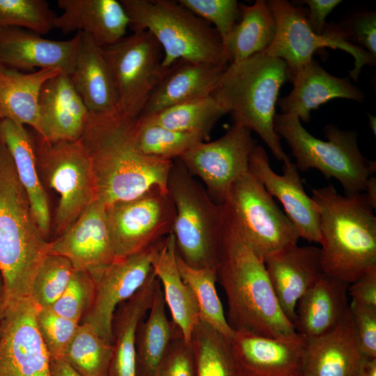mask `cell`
Segmentation results:
<instances>
[{
  "label": "cell",
  "instance_id": "cell-5",
  "mask_svg": "<svg viewBox=\"0 0 376 376\" xmlns=\"http://www.w3.org/2000/svg\"><path fill=\"white\" fill-rule=\"evenodd\" d=\"M288 78L286 63L265 52L228 64L212 95L235 124L256 132L280 162L290 160L274 130L276 105Z\"/></svg>",
  "mask_w": 376,
  "mask_h": 376
},
{
  "label": "cell",
  "instance_id": "cell-39",
  "mask_svg": "<svg viewBox=\"0 0 376 376\" xmlns=\"http://www.w3.org/2000/svg\"><path fill=\"white\" fill-rule=\"evenodd\" d=\"M134 134L136 146L143 154L169 160L205 141L200 134L171 130L140 118L135 120Z\"/></svg>",
  "mask_w": 376,
  "mask_h": 376
},
{
  "label": "cell",
  "instance_id": "cell-11",
  "mask_svg": "<svg viewBox=\"0 0 376 376\" xmlns=\"http://www.w3.org/2000/svg\"><path fill=\"white\" fill-rule=\"evenodd\" d=\"M101 48L114 82L118 113L137 118L164 75L162 47L150 32L139 31Z\"/></svg>",
  "mask_w": 376,
  "mask_h": 376
},
{
  "label": "cell",
  "instance_id": "cell-19",
  "mask_svg": "<svg viewBox=\"0 0 376 376\" xmlns=\"http://www.w3.org/2000/svg\"><path fill=\"white\" fill-rule=\"evenodd\" d=\"M242 376H303L306 339L269 338L235 330L230 340Z\"/></svg>",
  "mask_w": 376,
  "mask_h": 376
},
{
  "label": "cell",
  "instance_id": "cell-27",
  "mask_svg": "<svg viewBox=\"0 0 376 376\" xmlns=\"http://www.w3.org/2000/svg\"><path fill=\"white\" fill-rule=\"evenodd\" d=\"M79 43L70 77L91 112L118 113L114 82L102 48L88 34L78 32Z\"/></svg>",
  "mask_w": 376,
  "mask_h": 376
},
{
  "label": "cell",
  "instance_id": "cell-28",
  "mask_svg": "<svg viewBox=\"0 0 376 376\" xmlns=\"http://www.w3.org/2000/svg\"><path fill=\"white\" fill-rule=\"evenodd\" d=\"M349 283L322 274L299 299L294 326L305 339L333 329L349 309Z\"/></svg>",
  "mask_w": 376,
  "mask_h": 376
},
{
  "label": "cell",
  "instance_id": "cell-33",
  "mask_svg": "<svg viewBox=\"0 0 376 376\" xmlns=\"http://www.w3.org/2000/svg\"><path fill=\"white\" fill-rule=\"evenodd\" d=\"M159 284L149 313L139 324L135 340L136 376H157L170 346L180 330L170 321Z\"/></svg>",
  "mask_w": 376,
  "mask_h": 376
},
{
  "label": "cell",
  "instance_id": "cell-18",
  "mask_svg": "<svg viewBox=\"0 0 376 376\" xmlns=\"http://www.w3.org/2000/svg\"><path fill=\"white\" fill-rule=\"evenodd\" d=\"M48 253L68 259L75 269L94 278L116 258L108 226L106 205L95 199L61 234L49 242Z\"/></svg>",
  "mask_w": 376,
  "mask_h": 376
},
{
  "label": "cell",
  "instance_id": "cell-21",
  "mask_svg": "<svg viewBox=\"0 0 376 376\" xmlns=\"http://www.w3.org/2000/svg\"><path fill=\"white\" fill-rule=\"evenodd\" d=\"M79 35L53 40L20 27H0V65L22 72L36 69L72 72Z\"/></svg>",
  "mask_w": 376,
  "mask_h": 376
},
{
  "label": "cell",
  "instance_id": "cell-4",
  "mask_svg": "<svg viewBox=\"0 0 376 376\" xmlns=\"http://www.w3.org/2000/svg\"><path fill=\"white\" fill-rule=\"evenodd\" d=\"M48 246L10 152L0 142V274L5 304L30 297Z\"/></svg>",
  "mask_w": 376,
  "mask_h": 376
},
{
  "label": "cell",
  "instance_id": "cell-23",
  "mask_svg": "<svg viewBox=\"0 0 376 376\" xmlns=\"http://www.w3.org/2000/svg\"><path fill=\"white\" fill-rule=\"evenodd\" d=\"M363 358L349 308L330 331L306 339L303 376H358Z\"/></svg>",
  "mask_w": 376,
  "mask_h": 376
},
{
  "label": "cell",
  "instance_id": "cell-29",
  "mask_svg": "<svg viewBox=\"0 0 376 376\" xmlns=\"http://www.w3.org/2000/svg\"><path fill=\"white\" fill-rule=\"evenodd\" d=\"M0 142L10 152L17 178L25 190L33 218L43 235L50 230V211L46 191L40 180L36 146L25 125L0 120Z\"/></svg>",
  "mask_w": 376,
  "mask_h": 376
},
{
  "label": "cell",
  "instance_id": "cell-49",
  "mask_svg": "<svg viewBox=\"0 0 376 376\" xmlns=\"http://www.w3.org/2000/svg\"><path fill=\"white\" fill-rule=\"evenodd\" d=\"M308 6L307 19L313 31L322 34L326 26L325 19L327 15L341 3L339 0H306Z\"/></svg>",
  "mask_w": 376,
  "mask_h": 376
},
{
  "label": "cell",
  "instance_id": "cell-52",
  "mask_svg": "<svg viewBox=\"0 0 376 376\" xmlns=\"http://www.w3.org/2000/svg\"><path fill=\"white\" fill-rule=\"evenodd\" d=\"M366 197L370 205L376 208V179L374 175L371 176L368 182L366 191Z\"/></svg>",
  "mask_w": 376,
  "mask_h": 376
},
{
  "label": "cell",
  "instance_id": "cell-54",
  "mask_svg": "<svg viewBox=\"0 0 376 376\" xmlns=\"http://www.w3.org/2000/svg\"><path fill=\"white\" fill-rule=\"evenodd\" d=\"M368 119H369V125L374 132V134L375 136L376 134V118L375 116H373L370 113H368Z\"/></svg>",
  "mask_w": 376,
  "mask_h": 376
},
{
  "label": "cell",
  "instance_id": "cell-37",
  "mask_svg": "<svg viewBox=\"0 0 376 376\" xmlns=\"http://www.w3.org/2000/svg\"><path fill=\"white\" fill-rule=\"evenodd\" d=\"M180 274L192 292L197 303L200 318L230 340L235 330L228 324L216 288L217 270L194 268L186 264L177 253Z\"/></svg>",
  "mask_w": 376,
  "mask_h": 376
},
{
  "label": "cell",
  "instance_id": "cell-20",
  "mask_svg": "<svg viewBox=\"0 0 376 376\" xmlns=\"http://www.w3.org/2000/svg\"><path fill=\"white\" fill-rule=\"evenodd\" d=\"M38 112V134L49 143L80 140L91 115L70 75L63 72L52 77L41 86Z\"/></svg>",
  "mask_w": 376,
  "mask_h": 376
},
{
  "label": "cell",
  "instance_id": "cell-7",
  "mask_svg": "<svg viewBox=\"0 0 376 376\" xmlns=\"http://www.w3.org/2000/svg\"><path fill=\"white\" fill-rule=\"evenodd\" d=\"M274 130L290 146L298 170L315 169L327 178H335L346 195L366 191L376 171L375 161L360 152L355 131H345L334 125L324 127L327 141L311 134L293 114H276Z\"/></svg>",
  "mask_w": 376,
  "mask_h": 376
},
{
  "label": "cell",
  "instance_id": "cell-32",
  "mask_svg": "<svg viewBox=\"0 0 376 376\" xmlns=\"http://www.w3.org/2000/svg\"><path fill=\"white\" fill-rule=\"evenodd\" d=\"M61 71L22 72L0 65V120L8 119L40 132L38 97L42 84Z\"/></svg>",
  "mask_w": 376,
  "mask_h": 376
},
{
  "label": "cell",
  "instance_id": "cell-26",
  "mask_svg": "<svg viewBox=\"0 0 376 376\" xmlns=\"http://www.w3.org/2000/svg\"><path fill=\"white\" fill-rule=\"evenodd\" d=\"M62 10L54 28L63 34L75 31L88 34L100 47L112 45L125 35L129 19L120 1L58 0Z\"/></svg>",
  "mask_w": 376,
  "mask_h": 376
},
{
  "label": "cell",
  "instance_id": "cell-17",
  "mask_svg": "<svg viewBox=\"0 0 376 376\" xmlns=\"http://www.w3.org/2000/svg\"><path fill=\"white\" fill-rule=\"evenodd\" d=\"M282 175L272 169L265 150L256 145L249 161V171L263 185L267 191L282 204L285 214L299 236L308 242L320 243V214L311 197L304 191L295 163L283 162Z\"/></svg>",
  "mask_w": 376,
  "mask_h": 376
},
{
  "label": "cell",
  "instance_id": "cell-6",
  "mask_svg": "<svg viewBox=\"0 0 376 376\" xmlns=\"http://www.w3.org/2000/svg\"><path fill=\"white\" fill-rule=\"evenodd\" d=\"M133 32L148 31L159 43L166 69L180 59L228 65L222 40L210 23L178 1L120 0Z\"/></svg>",
  "mask_w": 376,
  "mask_h": 376
},
{
  "label": "cell",
  "instance_id": "cell-9",
  "mask_svg": "<svg viewBox=\"0 0 376 376\" xmlns=\"http://www.w3.org/2000/svg\"><path fill=\"white\" fill-rule=\"evenodd\" d=\"M225 215L262 260L297 244L299 236L263 185L249 171L230 187L221 204Z\"/></svg>",
  "mask_w": 376,
  "mask_h": 376
},
{
  "label": "cell",
  "instance_id": "cell-3",
  "mask_svg": "<svg viewBox=\"0 0 376 376\" xmlns=\"http://www.w3.org/2000/svg\"><path fill=\"white\" fill-rule=\"evenodd\" d=\"M320 214L323 273L347 283L376 265V217L364 193L341 195L331 185L312 189Z\"/></svg>",
  "mask_w": 376,
  "mask_h": 376
},
{
  "label": "cell",
  "instance_id": "cell-25",
  "mask_svg": "<svg viewBox=\"0 0 376 376\" xmlns=\"http://www.w3.org/2000/svg\"><path fill=\"white\" fill-rule=\"evenodd\" d=\"M289 79L293 88L285 97L278 100L277 104L283 114L296 115L306 123L311 111L331 100L343 98L361 102L364 95L354 86L348 77L333 76L312 59L297 69Z\"/></svg>",
  "mask_w": 376,
  "mask_h": 376
},
{
  "label": "cell",
  "instance_id": "cell-15",
  "mask_svg": "<svg viewBox=\"0 0 376 376\" xmlns=\"http://www.w3.org/2000/svg\"><path fill=\"white\" fill-rule=\"evenodd\" d=\"M39 308L31 297L5 304L0 376H51L50 357L36 323Z\"/></svg>",
  "mask_w": 376,
  "mask_h": 376
},
{
  "label": "cell",
  "instance_id": "cell-10",
  "mask_svg": "<svg viewBox=\"0 0 376 376\" xmlns=\"http://www.w3.org/2000/svg\"><path fill=\"white\" fill-rule=\"evenodd\" d=\"M267 2L274 17L276 31L272 42L264 52L285 61L288 78L311 61L316 51L324 47L345 51L353 57L354 65L350 71V77L356 81L364 65L375 63L376 58L350 41L342 26L326 25L322 33L318 34L310 26L308 10L304 8L295 6L286 0Z\"/></svg>",
  "mask_w": 376,
  "mask_h": 376
},
{
  "label": "cell",
  "instance_id": "cell-2",
  "mask_svg": "<svg viewBox=\"0 0 376 376\" xmlns=\"http://www.w3.org/2000/svg\"><path fill=\"white\" fill-rule=\"evenodd\" d=\"M217 274L226 293V319L232 329L279 339L298 335L281 308L263 260L224 212Z\"/></svg>",
  "mask_w": 376,
  "mask_h": 376
},
{
  "label": "cell",
  "instance_id": "cell-30",
  "mask_svg": "<svg viewBox=\"0 0 376 376\" xmlns=\"http://www.w3.org/2000/svg\"><path fill=\"white\" fill-rule=\"evenodd\" d=\"M151 264L160 283L172 321L180 330L185 340L191 343L192 332L200 319L199 309L192 292L180 274L173 233L157 243Z\"/></svg>",
  "mask_w": 376,
  "mask_h": 376
},
{
  "label": "cell",
  "instance_id": "cell-35",
  "mask_svg": "<svg viewBox=\"0 0 376 376\" xmlns=\"http://www.w3.org/2000/svg\"><path fill=\"white\" fill-rule=\"evenodd\" d=\"M226 113L217 100L210 95L138 118L171 130L200 134L206 141L216 122Z\"/></svg>",
  "mask_w": 376,
  "mask_h": 376
},
{
  "label": "cell",
  "instance_id": "cell-44",
  "mask_svg": "<svg viewBox=\"0 0 376 376\" xmlns=\"http://www.w3.org/2000/svg\"><path fill=\"white\" fill-rule=\"evenodd\" d=\"M177 1L199 17L210 24H212L223 45L241 16L240 3L236 0H178Z\"/></svg>",
  "mask_w": 376,
  "mask_h": 376
},
{
  "label": "cell",
  "instance_id": "cell-1",
  "mask_svg": "<svg viewBox=\"0 0 376 376\" xmlns=\"http://www.w3.org/2000/svg\"><path fill=\"white\" fill-rule=\"evenodd\" d=\"M136 118L91 112L80 139L91 160L96 199L106 206L153 189L167 190L173 160L143 154L134 141Z\"/></svg>",
  "mask_w": 376,
  "mask_h": 376
},
{
  "label": "cell",
  "instance_id": "cell-50",
  "mask_svg": "<svg viewBox=\"0 0 376 376\" xmlns=\"http://www.w3.org/2000/svg\"><path fill=\"white\" fill-rule=\"evenodd\" d=\"M51 376H80L63 358L50 359Z\"/></svg>",
  "mask_w": 376,
  "mask_h": 376
},
{
  "label": "cell",
  "instance_id": "cell-12",
  "mask_svg": "<svg viewBox=\"0 0 376 376\" xmlns=\"http://www.w3.org/2000/svg\"><path fill=\"white\" fill-rule=\"evenodd\" d=\"M36 152L38 166L60 196L55 215L58 236L96 199L90 157L80 140L49 143L39 136Z\"/></svg>",
  "mask_w": 376,
  "mask_h": 376
},
{
  "label": "cell",
  "instance_id": "cell-36",
  "mask_svg": "<svg viewBox=\"0 0 376 376\" xmlns=\"http://www.w3.org/2000/svg\"><path fill=\"white\" fill-rule=\"evenodd\" d=\"M196 376H242L230 340L201 318L191 338Z\"/></svg>",
  "mask_w": 376,
  "mask_h": 376
},
{
  "label": "cell",
  "instance_id": "cell-24",
  "mask_svg": "<svg viewBox=\"0 0 376 376\" xmlns=\"http://www.w3.org/2000/svg\"><path fill=\"white\" fill-rule=\"evenodd\" d=\"M228 65L176 61L164 70L139 116H149L170 107L212 95Z\"/></svg>",
  "mask_w": 376,
  "mask_h": 376
},
{
  "label": "cell",
  "instance_id": "cell-46",
  "mask_svg": "<svg viewBox=\"0 0 376 376\" xmlns=\"http://www.w3.org/2000/svg\"><path fill=\"white\" fill-rule=\"evenodd\" d=\"M349 308L362 354L376 358V308L351 301Z\"/></svg>",
  "mask_w": 376,
  "mask_h": 376
},
{
  "label": "cell",
  "instance_id": "cell-48",
  "mask_svg": "<svg viewBox=\"0 0 376 376\" xmlns=\"http://www.w3.org/2000/svg\"><path fill=\"white\" fill-rule=\"evenodd\" d=\"M347 292L351 301L376 308V265L368 268L350 283Z\"/></svg>",
  "mask_w": 376,
  "mask_h": 376
},
{
  "label": "cell",
  "instance_id": "cell-34",
  "mask_svg": "<svg viewBox=\"0 0 376 376\" xmlns=\"http://www.w3.org/2000/svg\"><path fill=\"white\" fill-rule=\"evenodd\" d=\"M240 20L224 45L229 64L264 52L276 35V21L266 1L240 3Z\"/></svg>",
  "mask_w": 376,
  "mask_h": 376
},
{
  "label": "cell",
  "instance_id": "cell-47",
  "mask_svg": "<svg viewBox=\"0 0 376 376\" xmlns=\"http://www.w3.org/2000/svg\"><path fill=\"white\" fill-rule=\"evenodd\" d=\"M361 47L376 58V13H361L354 15L342 25Z\"/></svg>",
  "mask_w": 376,
  "mask_h": 376
},
{
  "label": "cell",
  "instance_id": "cell-51",
  "mask_svg": "<svg viewBox=\"0 0 376 376\" xmlns=\"http://www.w3.org/2000/svg\"><path fill=\"white\" fill-rule=\"evenodd\" d=\"M358 376H376V358L364 357L360 365Z\"/></svg>",
  "mask_w": 376,
  "mask_h": 376
},
{
  "label": "cell",
  "instance_id": "cell-14",
  "mask_svg": "<svg viewBox=\"0 0 376 376\" xmlns=\"http://www.w3.org/2000/svg\"><path fill=\"white\" fill-rule=\"evenodd\" d=\"M256 145L250 130L234 123L218 139L201 142L178 159L191 175L201 179L211 199L221 205L231 185L249 171Z\"/></svg>",
  "mask_w": 376,
  "mask_h": 376
},
{
  "label": "cell",
  "instance_id": "cell-45",
  "mask_svg": "<svg viewBox=\"0 0 376 376\" xmlns=\"http://www.w3.org/2000/svg\"><path fill=\"white\" fill-rule=\"evenodd\" d=\"M157 376H196L192 346L185 340L180 330L175 335Z\"/></svg>",
  "mask_w": 376,
  "mask_h": 376
},
{
  "label": "cell",
  "instance_id": "cell-22",
  "mask_svg": "<svg viewBox=\"0 0 376 376\" xmlns=\"http://www.w3.org/2000/svg\"><path fill=\"white\" fill-rule=\"evenodd\" d=\"M264 263L281 308L293 324L299 299L323 274L320 249L296 244L272 253Z\"/></svg>",
  "mask_w": 376,
  "mask_h": 376
},
{
  "label": "cell",
  "instance_id": "cell-8",
  "mask_svg": "<svg viewBox=\"0 0 376 376\" xmlns=\"http://www.w3.org/2000/svg\"><path fill=\"white\" fill-rule=\"evenodd\" d=\"M167 190L175 208L172 233L178 254L191 267L217 270L222 205L211 199L178 158L173 159Z\"/></svg>",
  "mask_w": 376,
  "mask_h": 376
},
{
  "label": "cell",
  "instance_id": "cell-43",
  "mask_svg": "<svg viewBox=\"0 0 376 376\" xmlns=\"http://www.w3.org/2000/svg\"><path fill=\"white\" fill-rule=\"evenodd\" d=\"M36 323L50 359L63 358L80 324L58 315L51 308H38Z\"/></svg>",
  "mask_w": 376,
  "mask_h": 376
},
{
  "label": "cell",
  "instance_id": "cell-40",
  "mask_svg": "<svg viewBox=\"0 0 376 376\" xmlns=\"http://www.w3.org/2000/svg\"><path fill=\"white\" fill-rule=\"evenodd\" d=\"M74 269L66 258L48 253L37 270L30 297L41 308L52 307L65 290Z\"/></svg>",
  "mask_w": 376,
  "mask_h": 376
},
{
  "label": "cell",
  "instance_id": "cell-31",
  "mask_svg": "<svg viewBox=\"0 0 376 376\" xmlns=\"http://www.w3.org/2000/svg\"><path fill=\"white\" fill-rule=\"evenodd\" d=\"M159 284L152 271L143 285L116 309L112 320L113 352L108 376H136L137 327L149 311Z\"/></svg>",
  "mask_w": 376,
  "mask_h": 376
},
{
  "label": "cell",
  "instance_id": "cell-13",
  "mask_svg": "<svg viewBox=\"0 0 376 376\" xmlns=\"http://www.w3.org/2000/svg\"><path fill=\"white\" fill-rule=\"evenodd\" d=\"M116 257L140 252L172 233L175 208L168 191L153 188L134 199L106 206Z\"/></svg>",
  "mask_w": 376,
  "mask_h": 376
},
{
  "label": "cell",
  "instance_id": "cell-42",
  "mask_svg": "<svg viewBox=\"0 0 376 376\" xmlns=\"http://www.w3.org/2000/svg\"><path fill=\"white\" fill-rule=\"evenodd\" d=\"M95 290V279L89 272L74 269L65 290L50 308L63 317L81 322L93 303Z\"/></svg>",
  "mask_w": 376,
  "mask_h": 376
},
{
  "label": "cell",
  "instance_id": "cell-16",
  "mask_svg": "<svg viewBox=\"0 0 376 376\" xmlns=\"http://www.w3.org/2000/svg\"><path fill=\"white\" fill-rule=\"evenodd\" d=\"M158 242L140 252L116 257L95 278V299L81 322L92 325L109 344H113L114 341L113 313L120 304L129 299L143 285L152 271L151 260Z\"/></svg>",
  "mask_w": 376,
  "mask_h": 376
},
{
  "label": "cell",
  "instance_id": "cell-41",
  "mask_svg": "<svg viewBox=\"0 0 376 376\" xmlns=\"http://www.w3.org/2000/svg\"><path fill=\"white\" fill-rule=\"evenodd\" d=\"M56 17L45 0H0V27H20L45 35L54 28Z\"/></svg>",
  "mask_w": 376,
  "mask_h": 376
},
{
  "label": "cell",
  "instance_id": "cell-38",
  "mask_svg": "<svg viewBox=\"0 0 376 376\" xmlns=\"http://www.w3.org/2000/svg\"><path fill=\"white\" fill-rule=\"evenodd\" d=\"M113 345L88 322H81L63 358L80 376H108Z\"/></svg>",
  "mask_w": 376,
  "mask_h": 376
},
{
  "label": "cell",
  "instance_id": "cell-53",
  "mask_svg": "<svg viewBox=\"0 0 376 376\" xmlns=\"http://www.w3.org/2000/svg\"><path fill=\"white\" fill-rule=\"evenodd\" d=\"M4 312H5V303H4V299H3L2 281H1V277L0 274V328L1 326L2 321H3Z\"/></svg>",
  "mask_w": 376,
  "mask_h": 376
}]
</instances>
